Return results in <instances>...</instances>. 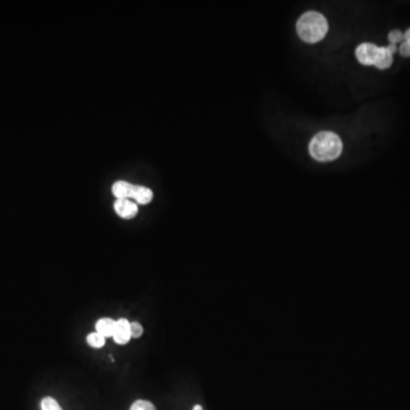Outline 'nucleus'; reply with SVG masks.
Returning <instances> with one entry per match:
<instances>
[{"instance_id":"8","label":"nucleus","mask_w":410,"mask_h":410,"mask_svg":"<svg viewBox=\"0 0 410 410\" xmlns=\"http://www.w3.org/2000/svg\"><path fill=\"white\" fill-rule=\"evenodd\" d=\"M393 63V54L391 53L388 47H380L379 54L374 67L380 70L389 69Z\"/></svg>"},{"instance_id":"12","label":"nucleus","mask_w":410,"mask_h":410,"mask_svg":"<svg viewBox=\"0 0 410 410\" xmlns=\"http://www.w3.org/2000/svg\"><path fill=\"white\" fill-rule=\"evenodd\" d=\"M41 409L42 410H63L60 408L58 402L54 398L46 397L41 400Z\"/></svg>"},{"instance_id":"1","label":"nucleus","mask_w":410,"mask_h":410,"mask_svg":"<svg viewBox=\"0 0 410 410\" xmlns=\"http://www.w3.org/2000/svg\"><path fill=\"white\" fill-rule=\"evenodd\" d=\"M343 144L340 137L332 131H322L313 136L309 144V152L319 162H329L340 156Z\"/></svg>"},{"instance_id":"10","label":"nucleus","mask_w":410,"mask_h":410,"mask_svg":"<svg viewBox=\"0 0 410 410\" xmlns=\"http://www.w3.org/2000/svg\"><path fill=\"white\" fill-rule=\"evenodd\" d=\"M105 342H106V337H104L103 335H101L100 333L97 332H93L90 333L87 335V343L89 346H91L93 349H101L104 345H105Z\"/></svg>"},{"instance_id":"5","label":"nucleus","mask_w":410,"mask_h":410,"mask_svg":"<svg viewBox=\"0 0 410 410\" xmlns=\"http://www.w3.org/2000/svg\"><path fill=\"white\" fill-rule=\"evenodd\" d=\"M130 322L125 318H120L116 320V327L114 334H113V340L115 343L120 344V345H124V344L129 343L131 340V333H130Z\"/></svg>"},{"instance_id":"13","label":"nucleus","mask_w":410,"mask_h":410,"mask_svg":"<svg viewBox=\"0 0 410 410\" xmlns=\"http://www.w3.org/2000/svg\"><path fill=\"white\" fill-rule=\"evenodd\" d=\"M130 333L131 338H139L144 334V328L140 325V323L133 322L130 324Z\"/></svg>"},{"instance_id":"16","label":"nucleus","mask_w":410,"mask_h":410,"mask_svg":"<svg viewBox=\"0 0 410 410\" xmlns=\"http://www.w3.org/2000/svg\"><path fill=\"white\" fill-rule=\"evenodd\" d=\"M388 48L390 49V51H391V53H392V54H394V53H395V51H397V50H398V48H397V46H395V45H391V44H390V45L388 46Z\"/></svg>"},{"instance_id":"17","label":"nucleus","mask_w":410,"mask_h":410,"mask_svg":"<svg viewBox=\"0 0 410 410\" xmlns=\"http://www.w3.org/2000/svg\"><path fill=\"white\" fill-rule=\"evenodd\" d=\"M403 38H404V40L406 41H409L410 40V29H408L406 32H404L403 34ZM403 40V41H404Z\"/></svg>"},{"instance_id":"6","label":"nucleus","mask_w":410,"mask_h":410,"mask_svg":"<svg viewBox=\"0 0 410 410\" xmlns=\"http://www.w3.org/2000/svg\"><path fill=\"white\" fill-rule=\"evenodd\" d=\"M136 185H133L128 181L124 180H119L114 182V185L112 187V193L113 195L116 197V200H124V199H133L134 191H135Z\"/></svg>"},{"instance_id":"7","label":"nucleus","mask_w":410,"mask_h":410,"mask_svg":"<svg viewBox=\"0 0 410 410\" xmlns=\"http://www.w3.org/2000/svg\"><path fill=\"white\" fill-rule=\"evenodd\" d=\"M116 327V320L112 318H101L96 323V332L104 337H113Z\"/></svg>"},{"instance_id":"2","label":"nucleus","mask_w":410,"mask_h":410,"mask_svg":"<svg viewBox=\"0 0 410 410\" xmlns=\"http://www.w3.org/2000/svg\"><path fill=\"white\" fill-rule=\"evenodd\" d=\"M299 37L308 44H314L323 40L328 32V22L323 14L307 12L296 23Z\"/></svg>"},{"instance_id":"18","label":"nucleus","mask_w":410,"mask_h":410,"mask_svg":"<svg viewBox=\"0 0 410 410\" xmlns=\"http://www.w3.org/2000/svg\"><path fill=\"white\" fill-rule=\"evenodd\" d=\"M193 410H203V407H202L201 404H195L194 408H193Z\"/></svg>"},{"instance_id":"11","label":"nucleus","mask_w":410,"mask_h":410,"mask_svg":"<svg viewBox=\"0 0 410 410\" xmlns=\"http://www.w3.org/2000/svg\"><path fill=\"white\" fill-rule=\"evenodd\" d=\"M129 410H156V407L154 406V403L148 401V400L138 399L131 404Z\"/></svg>"},{"instance_id":"4","label":"nucleus","mask_w":410,"mask_h":410,"mask_svg":"<svg viewBox=\"0 0 410 410\" xmlns=\"http://www.w3.org/2000/svg\"><path fill=\"white\" fill-rule=\"evenodd\" d=\"M114 210L120 218L127 220L135 218L137 213H138V206H137L136 202L128 199L116 200L114 203Z\"/></svg>"},{"instance_id":"14","label":"nucleus","mask_w":410,"mask_h":410,"mask_svg":"<svg viewBox=\"0 0 410 410\" xmlns=\"http://www.w3.org/2000/svg\"><path fill=\"white\" fill-rule=\"evenodd\" d=\"M389 41L391 42V45H397L398 42H401L404 40L403 34L399 30H393L389 34Z\"/></svg>"},{"instance_id":"9","label":"nucleus","mask_w":410,"mask_h":410,"mask_svg":"<svg viewBox=\"0 0 410 410\" xmlns=\"http://www.w3.org/2000/svg\"><path fill=\"white\" fill-rule=\"evenodd\" d=\"M133 200H135L136 203L146 205L153 200V192L145 186H136Z\"/></svg>"},{"instance_id":"3","label":"nucleus","mask_w":410,"mask_h":410,"mask_svg":"<svg viewBox=\"0 0 410 410\" xmlns=\"http://www.w3.org/2000/svg\"><path fill=\"white\" fill-rule=\"evenodd\" d=\"M379 49L380 47L371 44V42H364L357 47L356 56L362 65L370 67V65H375Z\"/></svg>"},{"instance_id":"15","label":"nucleus","mask_w":410,"mask_h":410,"mask_svg":"<svg viewBox=\"0 0 410 410\" xmlns=\"http://www.w3.org/2000/svg\"><path fill=\"white\" fill-rule=\"evenodd\" d=\"M399 53L403 57H410V40L402 41L399 47Z\"/></svg>"}]
</instances>
